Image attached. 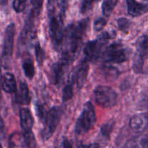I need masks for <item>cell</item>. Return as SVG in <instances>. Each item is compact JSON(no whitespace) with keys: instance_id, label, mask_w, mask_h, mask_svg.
<instances>
[{"instance_id":"1","label":"cell","mask_w":148,"mask_h":148,"mask_svg":"<svg viewBox=\"0 0 148 148\" xmlns=\"http://www.w3.org/2000/svg\"><path fill=\"white\" fill-rule=\"evenodd\" d=\"M89 18H85L69 25L64 30L63 41L61 46L60 59L71 64L77 57L83 43V38L89 27Z\"/></svg>"},{"instance_id":"2","label":"cell","mask_w":148,"mask_h":148,"mask_svg":"<svg viewBox=\"0 0 148 148\" xmlns=\"http://www.w3.org/2000/svg\"><path fill=\"white\" fill-rule=\"evenodd\" d=\"M116 36L115 32L109 33L105 31L101 33L95 40H90L85 43L83 48L85 60L90 62H96L101 59L102 53L106 46L108 40L113 39Z\"/></svg>"},{"instance_id":"3","label":"cell","mask_w":148,"mask_h":148,"mask_svg":"<svg viewBox=\"0 0 148 148\" xmlns=\"http://www.w3.org/2000/svg\"><path fill=\"white\" fill-rule=\"evenodd\" d=\"M96 116L92 103L88 101L84 106L83 110L77 119L75 126V132L77 135H83L88 133L95 125Z\"/></svg>"},{"instance_id":"4","label":"cell","mask_w":148,"mask_h":148,"mask_svg":"<svg viewBox=\"0 0 148 148\" xmlns=\"http://www.w3.org/2000/svg\"><path fill=\"white\" fill-rule=\"evenodd\" d=\"M49 36L51 40L53 46L56 51H59L62 46L64 36V17L61 15L59 12H53L49 14Z\"/></svg>"},{"instance_id":"5","label":"cell","mask_w":148,"mask_h":148,"mask_svg":"<svg viewBox=\"0 0 148 148\" xmlns=\"http://www.w3.org/2000/svg\"><path fill=\"white\" fill-rule=\"evenodd\" d=\"M63 109L62 106H53L46 113L43 121L44 127L40 132V137L43 142L47 141L52 137L62 119Z\"/></svg>"},{"instance_id":"6","label":"cell","mask_w":148,"mask_h":148,"mask_svg":"<svg viewBox=\"0 0 148 148\" xmlns=\"http://www.w3.org/2000/svg\"><path fill=\"white\" fill-rule=\"evenodd\" d=\"M129 49L124 47L120 42H114L106 46L102 53L101 59L105 62L121 64L127 61L129 58Z\"/></svg>"},{"instance_id":"7","label":"cell","mask_w":148,"mask_h":148,"mask_svg":"<svg viewBox=\"0 0 148 148\" xmlns=\"http://www.w3.org/2000/svg\"><path fill=\"white\" fill-rule=\"evenodd\" d=\"M95 103L102 108H111L118 102V94L111 87L98 85L93 91Z\"/></svg>"},{"instance_id":"8","label":"cell","mask_w":148,"mask_h":148,"mask_svg":"<svg viewBox=\"0 0 148 148\" xmlns=\"http://www.w3.org/2000/svg\"><path fill=\"white\" fill-rule=\"evenodd\" d=\"M147 36H140L136 43V52L132 62V69L136 74L143 73L147 58Z\"/></svg>"},{"instance_id":"9","label":"cell","mask_w":148,"mask_h":148,"mask_svg":"<svg viewBox=\"0 0 148 148\" xmlns=\"http://www.w3.org/2000/svg\"><path fill=\"white\" fill-rule=\"evenodd\" d=\"M89 72V62L84 59L77 67L72 72L69 78V80L72 81L74 84H76L79 89L83 87L86 82Z\"/></svg>"},{"instance_id":"10","label":"cell","mask_w":148,"mask_h":148,"mask_svg":"<svg viewBox=\"0 0 148 148\" xmlns=\"http://www.w3.org/2000/svg\"><path fill=\"white\" fill-rule=\"evenodd\" d=\"M14 34H15V25L14 23H10L5 29L4 45H3V56L7 59L11 58L12 55Z\"/></svg>"},{"instance_id":"11","label":"cell","mask_w":148,"mask_h":148,"mask_svg":"<svg viewBox=\"0 0 148 148\" xmlns=\"http://www.w3.org/2000/svg\"><path fill=\"white\" fill-rule=\"evenodd\" d=\"M69 64L64 62L62 59H59V62L53 64L51 68L50 79L52 83L54 85H59L63 80L64 76L66 72V68Z\"/></svg>"},{"instance_id":"12","label":"cell","mask_w":148,"mask_h":148,"mask_svg":"<svg viewBox=\"0 0 148 148\" xmlns=\"http://www.w3.org/2000/svg\"><path fill=\"white\" fill-rule=\"evenodd\" d=\"M130 127L137 132H143L147 128V114H136L133 116L129 123Z\"/></svg>"},{"instance_id":"13","label":"cell","mask_w":148,"mask_h":148,"mask_svg":"<svg viewBox=\"0 0 148 148\" xmlns=\"http://www.w3.org/2000/svg\"><path fill=\"white\" fill-rule=\"evenodd\" d=\"M127 5V12L132 17H140L147 12L146 4L140 3L136 0H126Z\"/></svg>"},{"instance_id":"14","label":"cell","mask_w":148,"mask_h":148,"mask_svg":"<svg viewBox=\"0 0 148 148\" xmlns=\"http://www.w3.org/2000/svg\"><path fill=\"white\" fill-rule=\"evenodd\" d=\"M15 101L21 105H27L30 102V95L28 86L24 82H22L19 85V89L16 90Z\"/></svg>"},{"instance_id":"15","label":"cell","mask_w":148,"mask_h":148,"mask_svg":"<svg viewBox=\"0 0 148 148\" xmlns=\"http://www.w3.org/2000/svg\"><path fill=\"white\" fill-rule=\"evenodd\" d=\"M20 121L23 132L31 130L34 124L33 115L28 108H23L20 110Z\"/></svg>"},{"instance_id":"16","label":"cell","mask_w":148,"mask_h":148,"mask_svg":"<svg viewBox=\"0 0 148 148\" xmlns=\"http://www.w3.org/2000/svg\"><path fill=\"white\" fill-rule=\"evenodd\" d=\"M1 88L7 93H14L17 90V83L14 75L7 72L4 75L1 82Z\"/></svg>"},{"instance_id":"17","label":"cell","mask_w":148,"mask_h":148,"mask_svg":"<svg viewBox=\"0 0 148 148\" xmlns=\"http://www.w3.org/2000/svg\"><path fill=\"white\" fill-rule=\"evenodd\" d=\"M23 72L25 75L29 79H32L34 77L36 71H35L34 65H33V60L30 57H27L24 59L22 64Z\"/></svg>"},{"instance_id":"18","label":"cell","mask_w":148,"mask_h":148,"mask_svg":"<svg viewBox=\"0 0 148 148\" xmlns=\"http://www.w3.org/2000/svg\"><path fill=\"white\" fill-rule=\"evenodd\" d=\"M119 0H103L102 4L103 14L106 17H109L114 12Z\"/></svg>"},{"instance_id":"19","label":"cell","mask_w":148,"mask_h":148,"mask_svg":"<svg viewBox=\"0 0 148 148\" xmlns=\"http://www.w3.org/2000/svg\"><path fill=\"white\" fill-rule=\"evenodd\" d=\"M24 147H36V141L35 136L31 130L25 131L23 134Z\"/></svg>"},{"instance_id":"20","label":"cell","mask_w":148,"mask_h":148,"mask_svg":"<svg viewBox=\"0 0 148 148\" xmlns=\"http://www.w3.org/2000/svg\"><path fill=\"white\" fill-rule=\"evenodd\" d=\"M75 84L70 80H68L67 83L64 85L62 90V101L66 102L72 98L74 95L73 86Z\"/></svg>"},{"instance_id":"21","label":"cell","mask_w":148,"mask_h":148,"mask_svg":"<svg viewBox=\"0 0 148 148\" xmlns=\"http://www.w3.org/2000/svg\"><path fill=\"white\" fill-rule=\"evenodd\" d=\"M115 122L114 120H110L108 122L103 124L101 127V133L103 137L106 139H109L111 132L114 130Z\"/></svg>"},{"instance_id":"22","label":"cell","mask_w":148,"mask_h":148,"mask_svg":"<svg viewBox=\"0 0 148 148\" xmlns=\"http://www.w3.org/2000/svg\"><path fill=\"white\" fill-rule=\"evenodd\" d=\"M9 145H10V147H24L23 134H21L20 133H13L10 137Z\"/></svg>"},{"instance_id":"23","label":"cell","mask_w":148,"mask_h":148,"mask_svg":"<svg viewBox=\"0 0 148 148\" xmlns=\"http://www.w3.org/2000/svg\"><path fill=\"white\" fill-rule=\"evenodd\" d=\"M43 3V0H30V4L32 6L31 10L30 12V14L36 17H38L42 10Z\"/></svg>"},{"instance_id":"24","label":"cell","mask_w":148,"mask_h":148,"mask_svg":"<svg viewBox=\"0 0 148 148\" xmlns=\"http://www.w3.org/2000/svg\"><path fill=\"white\" fill-rule=\"evenodd\" d=\"M118 28L124 33H128L131 26V21L126 17H120L117 20Z\"/></svg>"},{"instance_id":"25","label":"cell","mask_w":148,"mask_h":148,"mask_svg":"<svg viewBox=\"0 0 148 148\" xmlns=\"http://www.w3.org/2000/svg\"><path fill=\"white\" fill-rule=\"evenodd\" d=\"M34 49L37 62L39 64V65H42V64H43V61L45 59V53L38 42H37L35 44Z\"/></svg>"},{"instance_id":"26","label":"cell","mask_w":148,"mask_h":148,"mask_svg":"<svg viewBox=\"0 0 148 148\" xmlns=\"http://www.w3.org/2000/svg\"><path fill=\"white\" fill-rule=\"evenodd\" d=\"M27 6V0H13L12 7L14 12L20 13L24 11Z\"/></svg>"},{"instance_id":"27","label":"cell","mask_w":148,"mask_h":148,"mask_svg":"<svg viewBox=\"0 0 148 148\" xmlns=\"http://www.w3.org/2000/svg\"><path fill=\"white\" fill-rule=\"evenodd\" d=\"M107 20L104 17H98L95 19L93 23V30L95 32H100L106 25Z\"/></svg>"},{"instance_id":"28","label":"cell","mask_w":148,"mask_h":148,"mask_svg":"<svg viewBox=\"0 0 148 148\" xmlns=\"http://www.w3.org/2000/svg\"><path fill=\"white\" fill-rule=\"evenodd\" d=\"M55 4L59 10V14L63 17H65L68 7V0H55Z\"/></svg>"},{"instance_id":"29","label":"cell","mask_w":148,"mask_h":148,"mask_svg":"<svg viewBox=\"0 0 148 148\" xmlns=\"http://www.w3.org/2000/svg\"><path fill=\"white\" fill-rule=\"evenodd\" d=\"M96 0H82L80 6V12L82 14L88 12L93 6Z\"/></svg>"},{"instance_id":"30","label":"cell","mask_w":148,"mask_h":148,"mask_svg":"<svg viewBox=\"0 0 148 148\" xmlns=\"http://www.w3.org/2000/svg\"><path fill=\"white\" fill-rule=\"evenodd\" d=\"M36 111L39 119H40L42 122H43L45 118H46V113H47L46 111V110H45L44 107H43L42 105H40V104L37 103L36 105Z\"/></svg>"},{"instance_id":"31","label":"cell","mask_w":148,"mask_h":148,"mask_svg":"<svg viewBox=\"0 0 148 148\" xmlns=\"http://www.w3.org/2000/svg\"><path fill=\"white\" fill-rule=\"evenodd\" d=\"M48 1V11L49 14L55 12V0H47Z\"/></svg>"},{"instance_id":"32","label":"cell","mask_w":148,"mask_h":148,"mask_svg":"<svg viewBox=\"0 0 148 148\" xmlns=\"http://www.w3.org/2000/svg\"><path fill=\"white\" fill-rule=\"evenodd\" d=\"M147 143H148L147 137V135H145L143 139H142L141 141H140V145H141V147H143L147 148L148 147Z\"/></svg>"},{"instance_id":"33","label":"cell","mask_w":148,"mask_h":148,"mask_svg":"<svg viewBox=\"0 0 148 148\" xmlns=\"http://www.w3.org/2000/svg\"><path fill=\"white\" fill-rule=\"evenodd\" d=\"M62 147H72V145L69 142V140H64L63 142H62Z\"/></svg>"},{"instance_id":"34","label":"cell","mask_w":148,"mask_h":148,"mask_svg":"<svg viewBox=\"0 0 148 148\" xmlns=\"http://www.w3.org/2000/svg\"><path fill=\"white\" fill-rule=\"evenodd\" d=\"M0 98H1V90H0ZM4 121H3L1 115H0V134L3 133V132H4Z\"/></svg>"},{"instance_id":"35","label":"cell","mask_w":148,"mask_h":148,"mask_svg":"<svg viewBox=\"0 0 148 148\" xmlns=\"http://www.w3.org/2000/svg\"><path fill=\"white\" fill-rule=\"evenodd\" d=\"M80 147H99V145L98 144H91V145H80Z\"/></svg>"},{"instance_id":"36","label":"cell","mask_w":148,"mask_h":148,"mask_svg":"<svg viewBox=\"0 0 148 148\" xmlns=\"http://www.w3.org/2000/svg\"><path fill=\"white\" fill-rule=\"evenodd\" d=\"M1 147V145H0V147Z\"/></svg>"}]
</instances>
